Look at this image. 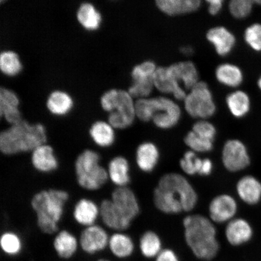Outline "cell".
<instances>
[{
  "label": "cell",
  "instance_id": "obj_16",
  "mask_svg": "<svg viewBox=\"0 0 261 261\" xmlns=\"http://www.w3.org/2000/svg\"><path fill=\"white\" fill-rule=\"evenodd\" d=\"M100 205V219L104 227L115 231H124L132 225L130 221L117 210L110 198L103 199Z\"/></svg>",
  "mask_w": 261,
  "mask_h": 261
},
{
  "label": "cell",
  "instance_id": "obj_3",
  "mask_svg": "<svg viewBox=\"0 0 261 261\" xmlns=\"http://www.w3.org/2000/svg\"><path fill=\"white\" fill-rule=\"evenodd\" d=\"M48 130L44 123L23 119L0 133V152L6 156L31 153L48 142Z\"/></svg>",
  "mask_w": 261,
  "mask_h": 261
},
{
  "label": "cell",
  "instance_id": "obj_8",
  "mask_svg": "<svg viewBox=\"0 0 261 261\" xmlns=\"http://www.w3.org/2000/svg\"><path fill=\"white\" fill-rule=\"evenodd\" d=\"M118 96L112 112L107 113L106 120L116 130L129 128L136 117L135 100L127 90L118 89Z\"/></svg>",
  "mask_w": 261,
  "mask_h": 261
},
{
  "label": "cell",
  "instance_id": "obj_21",
  "mask_svg": "<svg viewBox=\"0 0 261 261\" xmlns=\"http://www.w3.org/2000/svg\"><path fill=\"white\" fill-rule=\"evenodd\" d=\"M172 76L187 91H190L200 80L197 67L192 61H181L168 66Z\"/></svg>",
  "mask_w": 261,
  "mask_h": 261
},
{
  "label": "cell",
  "instance_id": "obj_45",
  "mask_svg": "<svg viewBox=\"0 0 261 261\" xmlns=\"http://www.w3.org/2000/svg\"><path fill=\"white\" fill-rule=\"evenodd\" d=\"M257 86H258L259 89L261 91V76L259 77L258 81H257Z\"/></svg>",
  "mask_w": 261,
  "mask_h": 261
},
{
  "label": "cell",
  "instance_id": "obj_47",
  "mask_svg": "<svg viewBox=\"0 0 261 261\" xmlns=\"http://www.w3.org/2000/svg\"><path fill=\"white\" fill-rule=\"evenodd\" d=\"M97 261H111L109 259H100L99 260H98Z\"/></svg>",
  "mask_w": 261,
  "mask_h": 261
},
{
  "label": "cell",
  "instance_id": "obj_19",
  "mask_svg": "<svg viewBox=\"0 0 261 261\" xmlns=\"http://www.w3.org/2000/svg\"><path fill=\"white\" fill-rule=\"evenodd\" d=\"M206 39L213 45L217 54L222 57L229 55L237 42L233 33L223 26L210 29L207 32Z\"/></svg>",
  "mask_w": 261,
  "mask_h": 261
},
{
  "label": "cell",
  "instance_id": "obj_20",
  "mask_svg": "<svg viewBox=\"0 0 261 261\" xmlns=\"http://www.w3.org/2000/svg\"><path fill=\"white\" fill-rule=\"evenodd\" d=\"M106 168L109 181L116 188L128 187L130 181V165L125 156L121 155L113 156Z\"/></svg>",
  "mask_w": 261,
  "mask_h": 261
},
{
  "label": "cell",
  "instance_id": "obj_1",
  "mask_svg": "<svg viewBox=\"0 0 261 261\" xmlns=\"http://www.w3.org/2000/svg\"><path fill=\"white\" fill-rule=\"evenodd\" d=\"M197 192L187 178L177 173H169L159 179L153 199L163 213L177 214L190 212L198 203Z\"/></svg>",
  "mask_w": 261,
  "mask_h": 261
},
{
  "label": "cell",
  "instance_id": "obj_18",
  "mask_svg": "<svg viewBox=\"0 0 261 261\" xmlns=\"http://www.w3.org/2000/svg\"><path fill=\"white\" fill-rule=\"evenodd\" d=\"M116 129L105 120H96L91 123L88 135L93 144L101 149L112 148L116 141Z\"/></svg>",
  "mask_w": 261,
  "mask_h": 261
},
{
  "label": "cell",
  "instance_id": "obj_6",
  "mask_svg": "<svg viewBox=\"0 0 261 261\" xmlns=\"http://www.w3.org/2000/svg\"><path fill=\"white\" fill-rule=\"evenodd\" d=\"M100 162L99 153L93 149H84L77 155L74 172L77 184L81 189L96 192L109 181L107 168Z\"/></svg>",
  "mask_w": 261,
  "mask_h": 261
},
{
  "label": "cell",
  "instance_id": "obj_30",
  "mask_svg": "<svg viewBox=\"0 0 261 261\" xmlns=\"http://www.w3.org/2000/svg\"><path fill=\"white\" fill-rule=\"evenodd\" d=\"M215 78L221 85L229 88H237L244 80L243 71L237 65L231 63L221 64L217 67Z\"/></svg>",
  "mask_w": 261,
  "mask_h": 261
},
{
  "label": "cell",
  "instance_id": "obj_46",
  "mask_svg": "<svg viewBox=\"0 0 261 261\" xmlns=\"http://www.w3.org/2000/svg\"><path fill=\"white\" fill-rule=\"evenodd\" d=\"M254 4H257L258 5H261V0H257V1H253Z\"/></svg>",
  "mask_w": 261,
  "mask_h": 261
},
{
  "label": "cell",
  "instance_id": "obj_17",
  "mask_svg": "<svg viewBox=\"0 0 261 261\" xmlns=\"http://www.w3.org/2000/svg\"><path fill=\"white\" fill-rule=\"evenodd\" d=\"M154 87L163 94H171L177 100L184 101L188 93L172 76L168 67H158L154 76Z\"/></svg>",
  "mask_w": 261,
  "mask_h": 261
},
{
  "label": "cell",
  "instance_id": "obj_33",
  "mask_svg": "<svg viewBox=\"0 0 261 261\" xmlns=\"http://www.w3.org/2000/svg\"><path fill=\"white\" fill-rule=\"evenodd\" d=\"M23 68L20 57L13 50H3L0 53V70L6 76L14 77Z\"/></svg>",
  "mask_w": 261,
  "mask_h": 261
},
{
  "label": "cell",
  "instance_id": "obj_24",
  "mask_svg": "<svg viewBox=\"0 0 261 261\" xmlns=\"http://www.w3.org/2000/svg\"><path fill=\"white\" fill-rule=\"evenodd\" d=\"M159 159V149L154 143L143 142L136 149V165L140 170L143 172L149 173L154 171L158 165Z\"/></svg>",
  "mask_w": 261,
  "mask_h": 261
},
{
  "label": "cell",
  "instance_id": "obj_42",
  "mask_svg": "<svg viewBox=\"0 0 261 261\" xmlns=\"http://www.w3.org/2000/svg\"><path fill=\"white\" fill-rule=\"evenodd\" d=\"M208 12L212 15L215 16L219 14L223 7L224 1L223 0H208Z\"/></svg>",
  "mask_w": 261,
  "mask_h": 261
},
{
  "label": "cell",
  "instance_id": "obj_25",
  "mask_svg": "<svg viewBox=\"0 0 261 261\" xmlns=\"http://www.w3.org/2000/svg\"><path fill=\"white\" fill-rule=\"evenodd\" d=\"M76 18L82 28L86 31H95L102 25L103 16L92 2H83L76 10Z\"/></svg>",
  "mask_w": 261,
  "mask_h": 261
},
{
  "label": "cell",
  "instance_id": "obj_23",
  "mask_svg": "<svg viewBox=\"0 0 261 261\" xmlns=\"http://www.w3.org/2000/svg\"><path fill=\"white\" fill-rule=\"evenodd\" d=\"M55 253L63 259L73 257L80 247L79 238L70 230L63 229L55 234L53 241Z\"/></svg>",
  "mask_w": 261,
  "mask_h": 261
},
{
  "label": "cell",
  "instance_id": "obj_13",
  "mask_svg": "<svg viewBox=\"0 0 261 261\" xmlns=\"http://www.w3.org/2000/svg\"><path fill=\"white\" fill-rule=\"evenodd\" d=\"M238 211V204L232 196L228 194L217 195L211 201L208 212L212 222L228 223L234 219Z\"/></svg>",
  "mask_w": 261,
  "mask_h": 261
},
{
  "label": "cell",
  "instance_id": "obj_34",
  "mask_svg": "<svg viewBox=\"0 0 261 261\" xmlns=\"http://www.w3.org/2000/svg\"><path fill=\"white\" fill-rule=\"evenodd\" d=\"M139 249L146 258L156 257L163 250L161 238L154 231H145L140 238Z\"/></svg>",
  "mask_w": 261,
  "mask_h": 261
},
{
  "label": "cell",
  "instance_id": "obj_27",
  "mask_svg": "<svg viewBox=\"0 0 261 261\" xmlns=\"http://www.w3.org/2000/svg\"><path fill=\"white\" fill-rule=\"evenodd\" d=\"M156 8L168 16H178L191 14L201 7L200 0H158Z\"/></svg>",
  "mask_w": 261,
  "mask_h": 261
},
{
  "label": "cell",
  "instance_id": "obj_26",
  "mask_svg": "<svg viewBox=\"0 0 261 261\" xmlns=\"http://www.w3.org/2000/svg\"><path fill=\"white\" fill-rule=\"evenodd\" d=\"M45 106L51 115L63 117L72 110L74 100L67 91L55 90L51 91L47 96Z\"/></svg>",
  "mask_w": 261,
  "mask_h": 261
},
{
  "label": "cell",
  "instance_id": "obj_40",
  "mask_svg": "<svg viewBox=\"0 0 261 261\" xmlns=\"http://www.w3.org/2000/svg\"><path fill=\"white\" fill-rule=\"evenodd\" d=\"M192 130L196 135L213 142L217 135L216 128L207 120H198L194 124Z\"/></svg>",
  "mask_w": 261,
  "mask_h": 261
},
{
  "label": "cell",
  "instance_id": "obj_9",
  "mask_svg": "<svg viewBox=\"0 0 261 261\" xmlns=\"http://www.w3.org/2000/svg\"><path fill=\"white\" fill-rule=\"evenodd\" d=\"M222 162L224 168L231 172L244 170L250 162L246 146L240 140H228L222 150Z\"/></svg>",
  "mask_w": 261,
  "mask_h": 261
},
{
  "label": "cell",
  "instance_id": "obj_15",
  "mask_svg": "<svg viewBox=\"0 0 261 261\" xmlns=\"http://www.w3.org/2000/svg\"><path fill=\"white\" fill-rule=\"evenodd\" d=\"M19 104L20 101L15 91L5 87H0V116L9 126L23 119Z\"/></svg>",
  "mask_w": 261,
  "mask_h": 261
},
{
  "label": "cell",
  "instance_id": "obj_41",
  "mask_svg": "<svg viewBox=\"0 0 261 261\" xmlns=\"http://www.w3.org/2000/svg\"><path fill=\"white\" fill-rule=\"evenodd\" d=\"M155 261H180L177 254L171 249H163L158 256L155 257Z\"/></svg>",
  "mask_w": 261,
  "mask_h": 261
},
{
  "label": "cell",
  "instance_id": "obj_28",
  "mask_svg": "<svg viewBox=\"0 0 261 261\" xmlns=\"http://www.w3.org/2000/svg\"><path fill=\"white\" fill-rule=\"evenodd\" d=\"M237 192L245 203L256 204L261 199V182L253 176H244L237 182Z\"/></svg>",
  "mask_w": 261,
  "mask_h": 261
},
{
  "label": "cell",
  "instance_id": "obj_37",
  "mask_svg": "<svg viewBox=\"0 0 261 261\" xmlns=\"http://www.w3.org/2000/svg\"><path fill=\"white\" fill-rule=\"evenodd\" d=\"M202 159L197 156V153L189 151L186 152L179 161V166L185 174L189 175L198 174Z\"/></svg>",
  "mask_w": 261,
  "mask_h": 261
},
{
  "label": "cell",
  "instance_id": "obj_39",
  "mask_svg": "<svg viewBox=\"0 0 261 261\" xmlns=\"http://www.w3.org/2000/svg\"><path fill=\"white\" fill-rule=\"evenodd\" d=\"M245 42L254 51H261V24L254 23L245 30Z\"/></svg>",
  "mask_w": 261,
  "mask_h": 261
},
{
  "label": "cell",
  "instance_id": "obj_5",
  "mask_svg": "<svg viewBox=\"0 0 261 261\" xmlns=\"http://www.w3.org/2000/svg\"><path fill=\"white\" fill-rule=\"evenodd\" d=\"M136 117L140 121H152L161 129H169L177 125L181 117L178 104L165 96L146 97L135 102Z\"/></svg>",
  "mask_w": 261,
  "mask_h": 261
},
{
  "label": "cell",
  "instance_id": "obj_32",
  "mask_svg": "<svg viewBox=\"0 0 261 261\" xmlns=\"http://www.w3.org/2000/svg\"><path fill=\"white\" fill-rule=\"evenodd\" d=\"M226 102L228 110L236 118H242L250 112V98L244 91L236 90L228 94Z\"/></svg>",
  "mask_w": 261,
  "mask_h": 261
},
{
  "label": "cell",
  "instance_id": "obj_43",
  "mask_svg": "<svg viewBox=\"0 0 261 261\" xmlns=\"http://www.w3.org/2000/svg\"><path fill=\"white\" fill-rule=\"evenodd\" d=\"M214 165L211 160L208 158L202 159L200 171L198 175L201 176L210 175L213 171Z\"/></svg>",
  "mask_w": 261,
  "mask_h": 261
},
{
  "label": "cell",
  "instance_id": "obj_7",
  "mask_svg": "<svg viewBox=\"0 0 261 261\" xmlns=\"http://www.w3.org/2000/svg\"><path fill=\"white\" fill-rule=\"evenodd\" d=\"M184 102L186 112L198 120H207L217 112L213 94L206 83L199 81L189 91Z\"/></svg>",
  "mask_w": 261,
  "mask_h": 261
},
{
  "label": "cell",
  "instance_id": "obj_38",
  "mask_svg": "<svg viewBox=\"0 0 261 261\" xmlns=\"http://www.w3.org/2000/svg\"><path fill=\"white\" fill-rule=\"evenodd\" d=\"M253 5V1L250 0H231L228 3V9L234 18L244 19L251 14Z\"/></svg>",
  "mask_w": 261,
  "mask_h": 261
},
{
  "label": "cell",
  "instance_id": "obj_35",
  "mask_svg": "<svg viewBox=\"0 0 261 261\" xmlns=\"http://www.w3.org/2000/svg\"><path fill=\"white\" fill-rule=\"evenodd\" d=\"M0 246L6 255L16 256L19 255L23 249V243L20 236L12 230L4 231L0 238Z\"/></svg>",
  "mask_w": 261,
  "mask_h": 261
},
{
  "label": "cell",
  "instance_id": "obj_2",
  "mask_svg": "<svg viewBox=\"0 0 261 261\" xmlns=\"http://www.w3.org/2000/svg\"><path fill=\"white\" fill-rule=\"evenodd\" d=\"M70 194L63 189H42L33 195L31 207L35 214L36 224L42 233L48 236L60 230Z\"/></svg>",
  "mask_w": 261,
  "mask_h": 261
},
{
  "label": "cell",
  "instance_id": "obj_4",
  "mask_svg": "<svg viewBox=\"0 0 261 261\" xmlns=\"http://www.w3.org/2000/svg\"><path fill=\"white\" fill-rule=\"evenodd\" d=\"M186 243L198 259H213L220 250L217 230L211 219L201 215H191L184 220Z\"/></svg>",
  "mask_w": 261,
  "mask_h": 261
},
{
  "label": "cell",
  "instance_id": "obj_31",
  "mask_svg": "<svg viewBox=\"0 0 261 261\" xmlns=\"http://www.w3.org/2000/svg\"><path fill=\"white\" fill-rule=\"evenodd\" d=\"M158 67L154 62L150 60L136 65L130 71L132 84L142 87L154 86V76Z\"/></svg>",
  "mask_w": 261,
  "mask_h": 261
},
{
  "label": "cell",
  "instance_id": "obj_10",
  "mask_svg": "<svg viewBox=\"0 0 261 261\" xmlns=\"http://www.w3.org/2000/svg\"><path fill=\"white\" fill-rule=\"evenodd\" d=\"M100 225L96 224L87 227L83 228L79 237L80 249L85 253L94 255L105 250L110 239L109 233Z\"/></svg>",
  "mask_w": 261,
  "mask_h": 261
},
{
  "label": "cell",
  "instance_id": "obj_44",
  "mask_svg": "<svg viewBox=\"0 0 261 261\" xmlns=\"http://www.w3.org/2000/svg\"><path fill=\"white\" fill-rule=\"evenodd\" d=\"M180 50L181 53L186 56H190L191 55L194 53L193 48L189 46V45H186V46L181 47Z\"/></svg>",
  "mask_w": 261,
  "mask_h": 261
},
{
  "label": "cell",
  "instance_id": "obj_36",
  "mask_svg": "<svg viewBox=\"0 0 261 261\" xmlns=\"http://www.w3.org/2000/svg\"><path fill=\"white\" fill-rule=\"evenodd\" d=\"M184 141L191 151L195 153L210 152L214 148L213 142L196 135L192 130L185 136Z\"/></svg>",
  "mask_w": 261,
  "mask_h": 261
},
{
  "label": "cell",
  "instance_id": "obj_29",
  "mask_svg": "<svg viewBox=\"0 0 261 261\" xmlns=\"http://www.w3.org/2000/svg\"><path fill=\"white\" fill-rule=\"evenodd\" d=\"M108 248L113 256L119 259H125L135 252V245L128 234L124 231H115L110 236Z\"/></svg>",
  "mask_w": 261,
  "mask_h": 261
},
{
  "label": "cell",
  "instance_id": "obj_22",
  "mask_svg": "<svg viewBox=\"0 0 261 261\" xmlns=\"http://www.w3.org/2000/svg\"><path fill=\"white\" fill-rule=\"evenodd\" d=\"M253 229L249 222L243 218H234L228 222L225 236L231 246H239L246 244L252 239Z\"/></svg>",
  "mask_w": 261,
  "mask_h": 261
},
{
  "label": "cell",
  "instance_id": "obj_12",
  "mask_svg": "<svg viewBox=\"0 0 261 261\" xmlns=\"http://www.w3.org/2000/svg\"><path fill=\"white\" fill-rule=\"evenodd\" d=\"M110 199L120 213L130 221L135 220L139 215L140 207L138 197L128 187L116 188Z\"/></svg>",
  "mask_w": 261,
  "mask_h": 261
},
{
  "label": "cell",
  "instance_id": "obj_11",
  "mask_svg": "<svg viewBox=\"0 0 261 261\" xmlns=\"http://www.w3.org/2000/svg\"><path fill=\"white\" fill-rule=\"evenodd\" d=\"M31 164L33 169L41 174H50L60 167V161L53 146L44 143L31 153Z\"/></svg>",
  "mask_w": 261,
  "mask_h": 261
},
{
  "label": "cell",
  "instance_id": "obj_14",
  "mask_svg": "<svg viewBox=\"0 0 261 261\" xmlns=\"http://www.w3.org/2000/svg\"><path fill=\"white\" fill-rule=\"evenodd\" d=\"M72 217L81 227L93 226L100 219V205L90 198L78 199L73 205Z\"/></svg>",
  "mask_w": 261,
  "mask_h": 261
}]
</instances>
